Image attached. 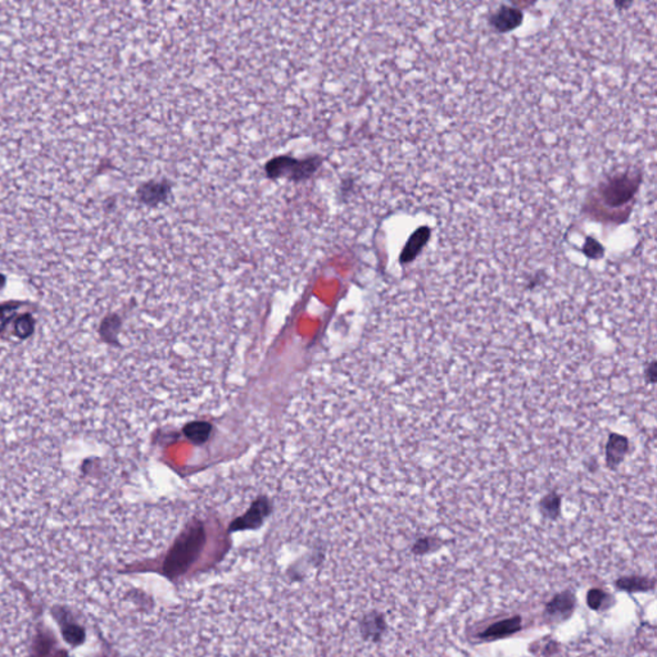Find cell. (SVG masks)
Here are the masks:
<instances>
[{
	"label": "cell",
	"mask_w": 657,
	"mask_h": 657,
	"mask_svg": "<svg viewBox=\"0 0 657 657\" xmlns=\"http://www.w3.org/2000/svg\"><path fill=\"white\" fill-rule=\"evenodd\" d=\"M362 634L365 638H370L374 642L380 640L386 630V623L384 616L380 614L367 615L362 621Z\"/></svg>",
	"instance_id": "8992f818"
},
{
	"label": "cell",
	"mask_w": 657,
	"mask_h": 657,
	"mask_svg": "<svg viewBox=\"0 0 657 657\" xmlns=\"http://www.w3.org/2000/svg\"><path fill=\"white\" fill-rule=\"evenodd\" d=\"M575 596L572 592H561L556 594L551 601L547 603L545 615L554 620H563L569 618L575 609Z\"/></svg>",
	"instance_id": "7a4b0ae2"
},
{
	"label": "cell",
	"mask_w": 657,
	"mask_h": 657,
	"mask_svg": "<svg viewBox=\"0 0 657 657\" xmlns=\"http://www.w3.org/2000/svg\"><path fill=\"white\" fill-rule=\"evenodd\" d=\"M616 587L621 591L627 592H646L654 590L655 581L648 579L645 576H625L616 582Z\"/></svg>",
	"instance_id": "52a82bcc"
},
{
	"label": "cell",
	"mask_w": 657,
	"mask_h": 657,
	"mask_svg": "<svg viewBox=\"0 0 657 657\" xmlns=\"http://www.w3.org/2000/svg\"><path fill=\"white\" fill-rule=\"evenodd\" d=\"M430 236V230L428 227H420L416 230V233L411 236L408 243L406 244L404 253H402V262H410L417 254L421 252V248L428 243Z\"/></svg>",
	"instance_id": "5b68a950"
},
{
	"label": "cell",
	"mask_w": 657,
	"mask_h": 657,
	"mask_svg": "<svg viewBox=\"0 0 657 657\" xmlns=\"http://www.w3.org/2000/svg\"><path fill=\"white\" fill-rule=\"evenodd\" d=\"M520 629H521V618L512 616V618L499 620L497 623L490 624L487 629L479 633L478 637L484 640H496V639L514 636Z\"/></svg>",
	"instance_id": "3957f363"
},
{
	"label": "cell",
	"mask_w": 657,
	"mask_h": 657,
	"mask_svg": "<svg viewBox=\"0 0 657 657\" xmlns=\"http://www.w3.org/2000/svg\"><path fill=\"white\" fill-rule=\"evenodd\" d=\"M202 545V532L191 530L184 535L174 548L171 550L165 565L163 572L169 576H176L185 573L189 566L196 561Z\"/></svg>",
	"instance_id": "6da1fadb"
},
{
	"label": "cell",
	"mask_w": 657,
	"mask_h": 657,
	"mask_svg": "<svg viewBox=\"0 0 657 657\" xmlns=\"http://www.w3.org/2000/svg\"><path fill=\"white\" fill-rule=\"evenodd\" d=\"M63 633H65V637L70 643L79 645L83 640V630L80 629L77 625H74V624H65Z\"/></svg>",
	"instance_id": "9c48e42d"
},
{
	"label": "cell",
	"mask_w": 657,
	"mask_h": 657,
	"mask_svg": "<svg viewBox=\"0 0 657 657\" xmlns=\"http://www.w3.org/2000/svg\"><path fill=\"white\" fill-rule=\"evenodd\" d=\"M587 602L593 610H602V609H606V607L610 606L612 598H611L610 594H607L606 592H603L602 590H592L588 593Z\"/></svg>",
	"instance_id": "ba28073f"
},
{
	"label": "cell",
	"mask_w": 657,
	"mask_h": 657,
	"mask_svg": "<svg viewBox=\"0 0 657 657\" xmlns=\"http://www.w3.org/2000/svg\"><path fill=\"white\" fill-rule=\"evenodd\" d=\"M521 22H523L521 10H517L514 7H508V6H502L490 17V25L496 31H501V32L511 31L517 26H520Z\"/></svg>",
	"instance_id": "277c9868"
}]
</instances>
